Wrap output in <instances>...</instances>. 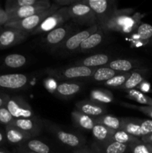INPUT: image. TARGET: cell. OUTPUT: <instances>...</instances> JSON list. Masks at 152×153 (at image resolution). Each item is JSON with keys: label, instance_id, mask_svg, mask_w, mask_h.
<instances>
[{"label": "cell", "instance_id": "obj_1", "mask_svg": "<svg viewBox=\"0 0 152 153\" xmlns=\"http://www.w3.org/2000/svg\"><path fill=\"white\" fill-rule=\"evenodd\" d=\"M134 10L132 8L117 9L110 19L100 28L104 33L119 31L130 33L137 30L139 26L137 15L132 16Z\"/></svg>", "mask_w": 152, "mask_h": 153}, {"label": "cell", "instance_id": "obj_2", "mask_svg": "<svg viewBox=\"0 0 152 153\" xmlns=\"http://www.w3.org/2000/svg\"><path fill=\"white\" fill-rule=\"evenodd\" d=\"M60 8H61V7H59L58 4L52 3L51 7L44 11H42L40 13H37V14L29 16V17L21 19V20L8 22L6 25H4V28H14V29L25 31V32L31 34L46 18L53 14L55 12H56Z\"/></svg>", "mask_w": 152, "mask_h": 153}, {"label": "cell", "instance_id": "obj_3", "mask_svg": "<svg viewBox=\"0 0 152 153\" xmlns=\"http://www.w3.org/2000/svg\"><path fill=\"white\" fill-rule=\"evenodd\" d=\"M95 69L89 68L83 66L47 68L46 73L52 79L58 80H72L77 79H89Z\"/></svg>", "mask_w": 152, "mask_h": 153}, {"label": "cell", "instance_id": "obj_4", "mask_svg": "<svg viewBox=\"0 0 152 153\" xmlns=\"http://www.w3.org/2000/svg\"><path fill=\"white\" fill-rule=\"evenodd\" d=\"M44 126L53 134L55 138L64 146L73 149H79L85 146V139L72 132H69L60 128L58 125L49 120H43Z\"/></svg>", "mask_w": 152, "mask_h": 153}, {"label": "cell", "instance_id": "obj_5", "mask_svg": "<svg viewBox=\"0 0 152 153\" xmlns=\"http://www.w3.org/2000/svg\"><path fill=\"white\" fill-rule=\"evenodd\" d=\"M68 9L70 19L76 24L88 27L98 24L93 10L87 4L83 3L82 0H77V2L68 7Z\"/></svg>", "mask_w": 152, "mask_h": 153}, {"label": "cell", "instance_id": "obj_6", "mask_svg": "<svg viewBox=\"0 0 152 153\" xmlns=\"http://www.w3.org/2000/svg\"><path fill=\"white\" fill-rule=\"evenodd\" d=\"M82 1L93 10L99 27L102 26L118 9L116 2L113 0H82Z\"/></svg>", "mask_w": 152, "mask_h": 153}, {"label": "cell", "instance_id": "obj_7", "mask_svg": "<svg viewBox=\"0 0 152 153\" xmlns=\"http://www.w3.org/2000/svg\"><path fill=\"white\" fill-rule=\"evenodd\" d=\"M121 130L141 139L152 133V120L134 117L122 118Z\"/></svg>", "mask_w": 152, "mask_h": 153}, {"label": "cell", "instance_id": "obj_8", "mask_svg": "<svg viewBox=\"0 0 152 153\" xmlns=\"http://www.w3.org/2000/svg\"><path fill=\"white\" fill-rule=\"evenodd\" d=\"M69 19H70V16L69 14L68 7H61L53 14L46 18L31 34H39L48 33L58 27L64 25Z\"/></svg>", "mask_w": 152, "mask_h": 153}, {"label": "cell", "instance_id": "obj_9", "mask_svg": "<svg viewBox=\"0 0 152 153\" xmlns=\"http://www.w3.org/2000/svg\"><path fill=\"white\" fill-rule=\"evenodd\" d=\"M75 33L74 28L69 24H64L46 33L43 43L51 49H58L61 45Z\"/></svg>", "mask_w": 152, "mask_h": 153}, {"label": "cell", "instance_id": "obj_10", "mask_svg": "<svg viewBox=\"0 0 152 153\" xmlns=\"http://www.w3.org/2000/svg\"><path fill=\"white\" fill-rule=\"evenodd\" d=\"M5 107L14 119H25L35 117L29 103L20 97H7Z\"/></svg>", "mask_w": 152, "mask_h": 153}, {"label": "cell", "instance_id": "obj_11", "mask_svg": "<svg viewBox=\"0 0 152 153\" xmlns=\"http://www.w3.org/2000/svg\"><path fill=\"white\" fill-rule=\"evenodd\" d=\"M98 28H99V25L96 24L92 26L88 27L86 29L82 30L78 32H75L69 37H68V39L61 45L60 48L61 50L68 52H72L77 50L79 49L82 43L87 37H89L92 33L96 31Z\"/></svg>", "mask_w": 152, "mask_h": 153}, {"label": "cell", "instance_id": "obj_12", "mask_svg": "<svg viewBox=\"0 0 152 153\" xmlns=\"http://www.w3.org/2000/svg\"><path fill=\"white\" fill-rule=\"evenodd\" d=\"M29 36V33L11 28H4L0 32V49H5L22 43Z\"/></svg>", "mask_w": 152, "mask_h": 153}, {"label": "cell", "instance_id": "obj_13", "mask_svg": "<svg viewBox=\"0 0 152 153\" xmlns=\"http://www.w3.org/2000/svg\"><path fill=\"white\" fill-rule=\"evenodd\" d=\"M52 4V3L49 0H40L37 4H34V5L25 6V7H20L14 11L8 13L10 17V21L9 22L21 20V19L29 17V16L37 14L42 11H44L49 8Z\"/></svg>", "mask_w": 152, "mask_h": 153}, {"label": "cell", "instance_id": "obj_14", "mask_svg": "<svg viewBox=\"0 0 152 153\" xmlns=\"http://www.w3.org/2000/svg\"><path fill=\"white\" fill-rule=\"evenodd\" d=\"M29 78L26 75L13 73L0 76V88L10 90H21L28 85Z\"/></svg>", "mask_w": 152, "mask_h": 153}, {"label": "cell", "instance_id": "obj_15", "mask_svg": "<svg viewBox=\"0 0 152 153\" xmlns=\"http://www.w3.org/2000/svg\"><path fill=\"white\" fill-rule=\"evenodd\" d=\"M11 125L29 133L32 137L38 136L42 132V128L44 126L43 120L37 117L25 119H14Z\"/></svg>", "mask_w": 152, "mask_h": 153}, {"label": "cell", "instance_id": "obj_16", "mask_svg": "<svg viewBox=\"0 0 152 153\" xmlns=\"http://www.w3.org/2000/svg\"><path fill=\"white\" fill-rule=\"evenodd\" d=\"M75 110L88 116L98 117L106 114L107 107L104 104L95 102L91 100H85L76 103Z\"/></svg>", "mask_w": 152, "mask_h": 153}, {"label": "cell", "instance_id": "obj_17", "mask_svg": "<svg viewBox=\"0 0 152 153\" xmlns=\"http://www.w3.org/2000/svg\"><path fill=\"white\" fill-rule=\"evenodd\" d=\"M5 137L10 143L20 146L32 138V136L29 133L10 124L5 127Z\"/></svg>", "mask_w": 152, "mask_h": 153}, {"label": "cell", "instance_id": "obj_18", "mask_svg": "<svg viewBox=\"0 0 152 153\" xmlns=\"http://www.w3.org/2000/svg\"><path fill=\"white\" fill-rule=\"evenodd\" d=\"M149 70L147 68H137L131 71V75L127 79L125 83L119 90L128 91V90L137 89L142 83L145 82Z\"/></svg>", "mask_w": 152, "mask_h": 153}, {"label": "cell", "instance_id": "obj_19", "mask_svg": "<svg viewBox=\"0 0 152 153\" xmlns=\"http://www.w3.org/2000/svg\"><path fill=\"white\" fill-rule=\"evenodd\" d=\"M82 85L79 82H61L57 85L53 94L60 98H70L81 91Z\"/></svg>", "mask_w": 152, "mask_h": 153}, {"label": "cell", "instance_id": "obj_20", "mask_svg": "<svg viewBox=\"0 0 152 153\" xmlns=\"http://www.w3.org/2000/svg\"><path fill=\"white\" fill-rule=\"evenodd\" d=\"M93 146V150L95 149L97 153H127L130 152L129 146L113 140L96 143Z\"/></svg>", "mask_w": 152, "mask_h": 153}, {"label": "cell", "instance_id": "obj_21", "mask_svg": "<svg viewBox=\"0 0 152 153\" xmlns=\"http://www.w3.org/2000/svg\"><path fill=\"white\" fill-rule=\"evenodd\" d=\"M110 61L108 55L104 53H98L90 55L75 62L76 66H83L89 68L96 69L101 66H106Z\"/></svg>", "mask_w": 152, "mask_h": 153}, {"label": "cell", "instance_id": "obj_22", "mask_svg": "<svg viewBox=\"0 0 152 153\" xmlns=\"http://www.w3.org/2000/svg\"><path fill=\"white\" fill-rule=\"evenodd\" d=\"M139 62L132 59H115L110 61L106 67L118 72V73H128L137 69Z\"/></svg>", "mask_w": 152, "mask_h": 153}, {"label": "cell", "instance_id": "obj_23", "mask_svg": "<svg viewBox=\"0 0 152 153\" xmlns=\"http://www.w3.org/2000/svg\"><path fill=\"white\" fill-rule=\"evenodd\" d=\"M71 117L75 126L78 127L80 129L92 131L93 127L96 125L95 117L88 116L76 110L72 112Z\"/></svg>", "mask_w": 152, "mask_h": 153}, {"label": "cell", "instance_id": "obj_24", "mask_svg": "<svg viewBox=\"0 0 152 153\" xmlns=\"http://www.w3.org/2000/svg\"><path fill=\"white\" fill-rule=\"evenodd\" d=\"M104 31L99 27L96 31L92 33L89 37H87L82 43L80 48H79V50L80 52L86 53V52H88L89 51L92 50V49H95L97 46H98L102 43L103 38H104Z\"/></svg>", "mask_w": 152, "mask_h": 153}, {"label": "cell", "instance_id": "obj_25", "mask_svg": "<svg viewBox=\"0 0 152 153\" xmlns=\"http://www.w3.org/2000/svg\"><path fill=\"white\" fill-rule=\"evenodd\" d=\"M96 124H101L114 131L121 130L122 128V118L110 114H104L102 116L95 117Z\"/></svg>", "mask_w": 152, "mask_h": 153}, {"label": "cell", "instance_id": "obj_26", "mask_svg": "<svg viewBox=\"0 0 152 153\" xmlns=\"http://www.w3.org/2000/svg\"><path fill=\"white\" fill-rule=\"evenodd\" d=\"M91 131L97 143H104L111 140L110 139L114 130L110 129L101 124H96Z\"/></svg>", "mask_w": 152, "mask_h": 153}, {"label": "cell", "instance_id": "obj_27", "mask_svg": "<svg viewBox=\"0 0 152 153\" xmlns=\"http://www.w3.org/2000/svg\"><path fill=\"white\" fill-rule=\"evenodd\" d=\"M119 73H118V72L115 71V70H112V69L109 68L106 66L105 67H98V68L95 69V72L92 75V76L89 78V79L92 82H104L109 79H112Z\"/></svg>", "mask_w": 152, "mask_h": 153}, {"label": "cell", "instance_id": "obj_28", "mask_svg": "<svg viewBox=\"0 0 152 153\" xmlns=\"http://www.w3.org/2000/svg\"><path fill=\"white\" fill-rule=\"evenodd\" d=\"M90 100L101 104H107L113 101V95L111 91L108 90L93 89L90 92Z\"/></svg>", "mask_w": 152, "mask_h": 153}, {"label": "cell", "instance_id": "obj_29", "mask_svg": "<svg viewBox=\"0 0 152 153\" xmlns=\"http://www.w3.org/2000/svg\"><path fill=\"white\" fill-rule=\"evenodd\" d=\"M125 92L127 93V98L139 103L141 105L152 107V98L142 91L137 89H132L125 91Z\"/></svg>", "mask_w": 152, "mask_h": 153}, {"label": "cell", "instance_id": "obj_30", "mask_svg": "<svg viewBox=\"0 0 152 153\" xmlns=\"http://www.w3.org/2000/svg\"><path fill=\"white\" fill-rule=\"evenodd\" d=\"M28 59L21 54H10L7 55L4 59V64L7 67L12 69L21 68L26 64Z\"/></svg>", "mask_w": 152, "mask_h": 153}, {"label": "cell", "instance_id": "obj_31", "mask_svg": "<svg viewBox=\"0 0 152 153\" xmlns=\"http://www.w3.org/2000/svg\"><path fill=\"white\" fill-rule=\"evenodd\" d=\"M110 140L128 146L141 141L139 138H137L122 130H116L113 131Z\"/></svg>", "mask_w": 152, "mask_h": 153}, {"label": "cell", "instance_id": "obj_32", "mask_svg": "<svg viewBox=\"0 0 152 153\" xmlns=\"http://www.w3.org/2000/svg\"><path fill=\"white\" fill-rule=\"evenodd\" d=\"M22 146L28 150L36 153H51V148L49 145L36 139H30Z\"/></svg>", "mask_w": 152, "mask_h": 153}, {"label": "cell", "instance_id": "obj_33", "mask_svg": "<svg viewBox=\"0 0 152 153\" xmlns=\"http://www.w3.org/2000/svg\"><path fill=\"white\" fill-rule=\"evenodd\" d=\"M39 1L40 0H8L5 3L4 10L7 13H10L25 6L34 5Z\"/></svg>", "mask_w": 152, "mask_h": 153}, {"label": "cell", "instance_id": "obj_34", "mask_svg": "<svg viewBox=\"0 0 152 153\" xmlns=\"http://www.w3.org/2000/svg\"><path fill=\"white\" fill-rule=\"evenodd\" d=\"M131 72L119 73V74L115 76L114 77H113L112 79L104 82L103 84H104V85H105L106 87H107V88L119 89L120 87H122V85L125 83L127 79H128V77H129L130 75H131Z\"/></svg>", "mask_w": 152, "mask_h": 153}, {"label": "cell", "instance_id": "obj_35", "mask_svg": "<svg viewBox=\"0 0 152 153\" xmlns=\"http://www.w3.org/2000/svg\"><path fill=\"white\" fill-rule=\"evenodd\" d=\"M137 35L140 40L148 42L152 40V25L141 22L137 28Z\"/></svg>", "mask_w": 152, "mask_h": 153}, {"label": "cell", "instance_id": "obj_36", "mask_svg": "<svg viewBox=\"0 0 152 153\" xmlns=\"http://www.w3.org/2000/svg\"><path fill=\"white\" fill-rule=\"evenodd\" d=\"M122 106L128 108L134 109V110H137L139 111L142 112L144 114L147 115L148 117L152 120V107L151 106H145V105H133L129 104V103H121Z\"/></svg>", "mask_w": 152, "mask_h": 153}, {"label": "cell", "instance_id": "obj_37", "mask_svg": "<svg viewBox=\"0 0 152 153\" xmlns=\"http://www.w3.org/2000/svg\"><path fill=\"white\" fill-rule=\"evenodd\" d=\"M14 118L13 117L9 111L5 106L0 108V123L8 126L13 121Z\"/></svg>", "mask_w": 152, "mask_h": 153}, {"label": "cell", "instance_id": "obj_38", "mask_svg": "<svg viewBox=\"0 0 152 153\" xmlns=\"http://www.w3.org/2000/svg\"><path fill=\"white\" fill-rule=\"evenodd\" d=\"M129 147L131 153H151L147 144L143 143L142 140L138 143L130 145Z\"/></svg>", "mask_w": 152, "mask_h": 153}, {"label": "cell", "instance_id": "obj_39", "mask_svg": "<svg viewBox=\"0 0 152 153\" xmlns=\"http://www.w3.org/2000/svg\"><path fill=\"white\" fill-rule=\"evenodd\" d=\"M10 21V14L4 9L0 7V26L4 25Z\"/></svg>", "mask_w": 152, "mask_h": 153}, {"label": "cell", "instance_id": "obj_40", "mask_svg": "<svg viewBox=\"0 0 152 153\" xmlns=\"http://www.w3.org/2000/svg\"><path fill=\"white\" fill-rule=\"evenodd\" d=\"M77 0H54L53 3L58 4L59 7H69L72 5L73 4L76 3Z\"/></svg>", "mask_w": 152, "mask_h": 153}, {"label": "cell", "instance_id": "obj_41", "mask_svg": "<svg viewBox=\"0 0 152 153\" xmlns=\"http://www.w3.org/2000/svg\"><path fill=\"white\" fill-rule=\"evenodd\" d=\"M72 153H95L92 149H89L87 146H83L79 149H76L73 151Z\"/></svg>", "mask_w": 152, "mask_h": 153}, {"label": "cell", "instance_id": "obj_42", "mask_svg": "<svg viewBox=\"0 0 152 153\" xmlns=\"http://www.w3.org/2000/svg\"><path fill=\"white\" fill-rule=\"evenodd\" d=\"M140 140L143 142V143H146V144H152V133L148 134V135L144 136L142 137Z\"/></svg>", "mask_w": 152, "mask_h": 153}, {"label": "cell", "instance_id": "obj_43", "mask_svg": "<svg viewBox=\"0 0 152 153\" xmlns=\"http://www.w3.org/2000/svg\"><path fill=\"white\" fill-rule=\"evenodd\" d=\"M7 97V95H0V108L6 105Z\"/></svg>", "mask_w": 152, "mask_h": 153}, {"label": "cell", "instance_id": "obj_44", "mask_svg": "<svg viewBox=\"0 0 152 153\" xmlns=\"http://www.w3.org/2000/svg\"><path fill=\"white\" fill-rule=\"evenodd\" d=\"M18 151H19V153H36V152H31V151L28 150V149H26V148H25L24 146H19Z\"/></svg>", "mask_w": 152, "mask_h": 153}, {"label": "cell", "instance_id": "obj_45", "mask_svg": "<svg viewBox=\"0 0 152 153\" xmlns=\"http://www.w3.org/2000/svg\"><path fill=\"white\" fill-rule=\"evenodd\" d=\"M4 134L0 131V143H1V142L4 141Z\"/></svg>", "mask_w": 152, "mask_h": 153}, {"label": "cell", "instance_id": "obj_46", "mask_svg": "<svg viewBox=\"0 0 152 153\" xmlns=\"http://www.w3.org/2000/svg\"><path fill=\"white\" fill-rule=\"evenodd\" d=\"M147 146H148V147L151 153H152V144H147Z\"/></svg>", "mask_w": 152, "mask_h": 153}, {"label": "cell", "instance_id": "obj_47", "mask_svg": "<svg viewBox=\"0 0 152 153\" xmlns=\"http://www.w3.org/2000/svg\"><path fill=\"white\" fill-rule=\"evenodd\" d=\"M0 153H8V152H5V151H3V150H1V149H0Z\"/></svg>", "mask_w": 152, "mask_h": 153}, {"label": "cell", "instance_id": "obj_48", "mask_svg": "<svg viewBox=\"0 0 152 153\" xmlns=\"http://www.w3.org/2000/svg\"><path fill=\"white\" fill-rule=\"evenodd\" d=\"M1 31H2V29H1V26H0V32H1Z\"/></svg>", "mask_w": 152, "mask_h": 153}]
</instances>
